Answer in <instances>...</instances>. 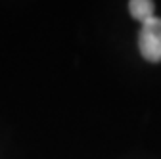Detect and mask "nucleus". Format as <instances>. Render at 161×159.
<instances>
[{"mask_svg": "<svg viewBox=\"0 0 161 159\" xmlns=\"http://www.w3.org/2000/svg\"><path fill=\"white\" fill-rule=\"evenodd\" d=\"M129 12L134 19H138V21L146 23L148 19L155 17L153 12H155V4L150 2V0H132V2L129 4Z\"/></svg>", "mask_w": 161, "mask_h": 159, "instance_id": "2", "label": "nucleus"}, {"mask_svg": "<svg viewBox=\"0 0 161 159\" xmlns=\"http://www.w3.org/2000/svg\"><path fill=\"white\" fill-rule=\"evenodd\" d=\"M138 48L144 59L152 63L161 62V19L152 17L146 23H142V29L138 33Z\"/></svg>", "mask_w": 161, "mask_h": 159, "instance_id": "1", "label": "nucleus"}]
</instances>
